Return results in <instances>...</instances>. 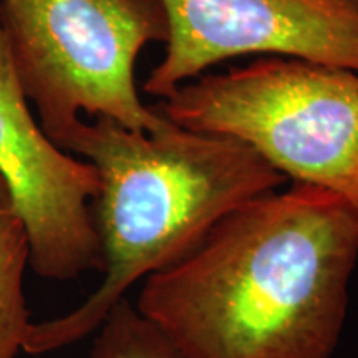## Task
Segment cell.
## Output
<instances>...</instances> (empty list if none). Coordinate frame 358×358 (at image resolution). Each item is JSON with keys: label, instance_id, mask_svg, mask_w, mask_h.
I'll use <instances>...</instances> for the list:
<instances>
[{"label": "cell", "instance_id": "obj_7", "mask_svg": "<svg viewBox=\"0 0 358 358\" xmlns=\"http://www.w3.org/2000/svg\"><path fill=\"white\" fill-rule=\"evenodd\" d=\"M29 267V234L0 178V358H19L32 325L24 290Z\"/></svg>", "mask_w": 358, "mask_h": 358}, {"label": "cell", "instance_id": "obj_5", "mask_svg": "<svg viewBox=\"0 0 358 358\" xmlns=\"http://www.w3.org/2000/svg\"><path fill=\"white\" fill-rule=\"evenodd\" d=\"M169 35L143 90L163 100L209 66L284 57L358 73V0H161Z\"/></svg>", "mask_w": 358, "mask_h": 358}, {"label": "cell", "instance_id": "obj_8", "mask_svg": "<svg viewBox=\"0 0 358 358\" xmlns=\"http://www.w3.org/2000/svg\"><path fill=\"white\" fill-rule=\"evenodd\" d=\"M87 358H182L153 322L123 297L95 330Z\"/></svg>", "mask_w": 358, "mask_h": 358}, {"label": "cell", "instance_id": "obj_6", "mask_svg": "<svg viewBox=\"0 0 358 358\" xmlns=\"http://www.w3.org/2000/svg\"><path fill=\"white\" fill-rule=\"evenodd\" d=\"M0 178L25 224L38 277L75 280L103 271L93 219L100 178L92 163L62 150L30 108L0 17Z\"/></svg>", "mask_w": 358, "mask_h": 358}, {"label": "cell", "instance_id": "obj_4", "mask_svg": "<svg viewBox=\"0 0 358 358\" xmlns=\"http://www.w3.org/2000/svg\"><path fill=\"white\" fill-rule=\"evenodd\" d=\"M0 17L22 88L52 140L82 115L145 131L164 120L134 80L143 48L168 40L161 0H0Z\"/></svg>", "mask_w": 358, "mask_h": 358}, {"label": "cell", "instance_id": "obj_1", "mask_svg": "<svg viewBox=\"0 0 358 358\" xmlns=\"http://www.w3.org/2000/svg\"><path fill=\"white\" fill-rule=\"evenodd\" d=\"M357 261L358 214L294 181L146 277L134 306L182 358H332Z\"/></svg>", "mask_w": 358, "mask_h": 358}, {"label": "cell", "instance_id": "obj_3", "mask_svg": "<svg viewBox=\"0 0 358 358\" xmlns=\"http://www.w3.org/2000/svg\"><path fill=\"white\" fill-rule=\"evenodd\" d=\"M156 106L179 127L245 143L287 179L325 187L358 214L357 71L261 57L203 73Z\"/></svg>", "mask_w": 358, "mask_h": 358}, {"label": "cell", "instance_id": "obj_2", "mask_svg": "<svg viewBox=\"0 0 358 358\" xmlns=\"http://www.w3.org/2000/svg\"><path fill=\"white\" fill-rule=\"evenodd\" d=\"M53 141L98 171L93 219L103 280L73 310L32 322L24 347L29 355L95 334L136 282L185 257L239 206L289 181L245 143L192 131L166 116L150 131L108 116L80 118Z\"/></svg>", "mask_w": 358, "mask_h": 358}]
</instances>
